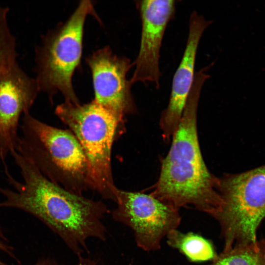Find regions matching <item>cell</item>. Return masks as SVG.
I'll return each mask as SVG.
<instances>
[{"label":"cell","instance_id":"1","mask_svg":"<svg viewBox=\"0 0 265 265\" xmlns=\"http://www.w3.org/2000/svg\"><path fill=\"white\" fill-rule=\"evenodd\" d=\"M11 155L23 182L5 171L14 189L0 186V193L5 198L0 202V207L18 209L36 216L79 257L84 250H87L88 238L106 239L102 218L108 210L104 203L74 193L54 183L16 151Z\"/></svg>","mask_w":265,"mask_h":265},{"label":"cell","instance_id":"2","mask_svg":"<svg viewBox=\"0 0 265 265\" xmlns=\"http://www.w3.org/2000/svg\"><path fill=\"white\" fill-rule=\"evenodd\" d=\"M207 79L202 72L195 74L180 123L150 194L178 209L192 206L214 217L222 204L219 179L209 172L204 161L197 129L199 100Z\"/></svg>","mask_w":265,"mask_h":265},{"label":"cell","instance_id":"3","mask_svg":"<svg viewBox=\"0 0 265 265\" xmlns=\"http://www.w3.org/2000/svg\"><path fill=\"white\" fill-rule=\"evenodd\" d=\"M16 151L46 177L74 193L90 189L83 151L70 131L49 125L25 112Z\"/></svg>","mask_w":265,"mask_h":265},{"label":"cell","instance_id":"4","mask_svg":"<svg viewBox=\"0 0 265 265\" xmlns=\"http://www.w3.org/2000/svg\"><path fill=\"white\" fill-rule=\"evenodd\" d=\"M88 15L98 19L92 2L81 0L68 19L49 30L36 47L35 79L40 92L45 93L51 103L59 92L65 102L80 104L72 80L80 63L84 25Z\"/></svg>","mask_w":265,"mask_h":265},{"label":"cell","instance_id":"5","mask_svg":"<svg viewBox=\"0 0 265 265\" xmlns=\"http://www.w3.org/2000/svg\"><path fill=\"white\" fill-rule=\"evenodd\" d=\"M55 113L71 130L85 156L90 189L105 199L116 202L111 155L115 137L122 126L108 111L93 100L83 105L64 102Z\"/></svg>","mask_w":265,"mask_h":265},{"label":"cell","instance_id":"6","mask_svg":"<svg viewBox=\"0 0 265 265\" xmlns=\"http://www.w3.org/2000/svg\"><path fill=\"white\" fill-rule=\"evenodd\" d=\"M219 179L222 204L213 217L220 225L223 251L257 244V231L265 218V164Z\"/></svg>","mask_w":265,"mask_h":265},{"label":"cell","instance_id":"7","mask_svg":"<svg viewBox=\"0 0 265 265\" xmlns=\"http://www.w3.org/2000/svg\"><path fill=\"white\" fill-rule=\"evenodd\" d=\"M116 198L113 219L132 229L137 245L145 251L159 249L162 239L180 224L179 209L151 194L118 189Z\"/></svg>","mask_w":265,"mask_h":265},{"label":"cell","instance_id":"8","mask_svg":"<svg viewBox=\"0 0 265 265\" xmlns=\"http://www.w3.org/2000/svg\"><path fill=\"white\" fill-rule=\"evenodd\" d=\"M92 77L93 101L111 114L122 126L125 115L137 112L127 74L131 60L114 54L110 47L101 48L85 59Z\"/></svg>","mask_w":265,"mask_h":265},{"label":"cell","instance_id":"9","mask_svg":"<svg viewBox=\"0 0 265 265\" xmlns=\"http://www.w3.org/2000/svg\"><path fill=\"white\" fill-rule=\"evenodd\" d=\"M174 0H136V6L141 21L140 48L133 65L135 67L130 80L137 82H151L157 89L160 86V51L164 34L176 13Z\"/></svg>","mask_w":265,"mask_h":265},{"label":"cell","instance_id":"10","mask_svg":"<svg viewBox=\"0 0 265 265\" xmlns=\"http://www.w3.org/2000/svg\"><path fill=\"white\" fill-rule=\"evenodd\" d=\"M40 92L35 78L17 62L0 78V160L16 150L21 117L29 110Z\"/></svg>","mask_w":265,"mask_h":265},{"label":"cell","instance_id":"11","mask_svg":"<svg viewBox=\"0 0 265 265\" xmlns=\"http://www.w3.org/2000/svg\"><path fill=\"white\" fill-rule=\"evenodd\" d=\"M196 11L189 16L186 46L181 62L174 75L168 104L162 111L159 124L162 137L169 141L180 123L195 77V64L200 39L212 24Z\"/></svg>","mask_w":265,"mask_h":265},{"label":"cell","instance_id":"12","mask_svg":"<svg viewBox=\"0 0 265 265\" xmlns=\"http://www.w3.org/2000/svg\"><path fill=\"white\" fill-rule=\"evenodd\" d=\"M166 237L167 244L177 249L191 262L212 261L218 256L210 240L193 233L184 234L175 229Z\"/></svg>","mask_w":265,"mask_h":265},{"label":"cell","instance_id":"13","mask_svg":"<svg viewBox=\"0 0 265 265\" xmlns=\"http://www.w3.org/2000/svg\"><path fill=\"white\" fill-rule=\"evenodd\" d=\"M9 8L0 4V78L17 62L16 38L7 20Z\"/></svg>","mask_w":265,"mask_h":265},{"label":"cell","instance_id":"14","mask_svg":"<svg viewBox=\"0 0 265 265\" xmlns=\"http://www.w3.org/2000/svg\"><path fill=\"white\" fill-rule=\"evenodd\" d=\"M208 265H263L259 241L256 245L238 246L223 251Z\"/></svg>","mask_w":265,"mask_h":265},{"label":"cell","instance_id":"15","mask_svg":"<svg viewBox=\"0 0 265 265\" xmlns=\"http://www.w3.org/2000/svg\"><path fill=\"white\" fill-rule=\"evenodd\" d=\"M5 240L4 237L2 234V231L0 228V250L6 252L10 255H12L11 253V248L8 246L5 242L3 241V240ZM0 265H7L0 261Z\"/></svg>","mask_w":265,"mask_h":265},{"label":"cell","instance_id":"16","mask_svg":"<svg viewBox=\"0 0 265 265\" xmlns=\"http://www.w3.org/2000/svg\"><path fill=\"white\" fill-rule=\"evenodd\" d=\"M79 258V262L76 265H96V263L94 260L84 258L81 256Z\"/></svg>","mask_w":265,"mask_h":265},{"label":"cell","instance_id":"17","mask_svg":"<svg viewBox=\"0 0 265 265\" xmlns=\"http://www.w3.org/2000/svg\"><path fill=\"white\" fill-rule=\"evenodd\" d=\"M259 245L262 256L263 265H265V238L259 241Z\"/></svg>","mask_w":265,"mask_h":265},{"label":"cell","instance_id":"18","mask_svg":"<svg viewBox=\"0 0 265 265\" xmlns=\"http://www.w3.org/2000/svg\"><path fill=\"white\" fill-rule=\"evenodd\" d=\"M35 265H58L57 264L49 260H41L37 263Z\"/></svg>","mask_w":265,"mask_h":265}]
</instances>
